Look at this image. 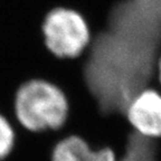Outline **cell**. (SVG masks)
Masks as SVG:
<instances>
[{
  "mask_svg": "<svg viewBox=\"0 0 161 161\" xmlns=\"http://www.w3.org/2000/svg\"><path fill=\"white\" fill-rule=\"evenodd\" d=\"M69 104L63 90L44 78H31L17 88L14 113L18 124L29 132L57 131L68 118Z\"/></svg>",
  "mask_w": 161,
  "mask_h": 161,
  "instance_id": "1",
  "label": "cell"
},
{
  "mask_svg": "<svg viewBox=\"0 0 161 161\" xmlns=\"http://www.w3.org/2000/svg\"><path fill=\"white\" fill-rule=\"evenodd\" d=\"M43 35L50 55L57 59H77L91 44V29L77 10L57 6L44 19Z\"/></svg>",
  "mask_w": 161,
  "mask_h": 161,
  "instance_id": "2",
  "label": "cell"
},
{
  "mask_svg": "<svg viewBox=\"0 0 161 161\" xmlns=\"http://www.w3.org/2000/svg\"><path fill=\"white\" fill-rule=\"evenodd\" d=\"M131 128L140 136L161 139V93L152 87L139 92L125 110Z\"/></svg>",
  "mask_w": 161,
  "mask_h": 161,
  "instance_id": "3",
  "label": "cell"
},
{
  "mask_svg": "<svg viewBox=\"0 0 161 161\" xmlns=\"http://www.w3.org/2000/svg\"><path fill=\"white\" fill-rule=\"evenodd\" d=\"M94 151L80 136L70 134L54 146L50 161H88Z\"/></svg>",
  "mask_w": 161,
  "mask_h": 161,
  "instance_id": "4",
  "label": "cell"
},
{
  "mask_svg": "<svg viewBox=\"0 0 161 161\" xmlns=\"http://www.w3.org/2000/svg\"><path fill=\"white\" fill-rule=\"evenodd\" d=\"M158 139H149L132 131L124 153L116 161H157Z\"/></svg>",
  "mask_w": 161,
  "mask_h": 161,
  "instance_id": "5",
  "label": "cell"
},
{
  "mask_svg": "<svg viewBox=\"0 0 161 161\" xmlns=\"http://www.w3.org/2000/svg\"><path fill=\"white\" fill-rule=\"evenodd\" d=\"M16 133L7 118L0 113V160L9 156L15 144Z\"/></svg>",
  "mask_w": 161,
  "mask_h": 161,
  "instance_id": "6",
  "label": "cell"
},
{
  "mask_svg": "<svg viewBox=\"0 0 161 161\" xmlns=\"http://www.w3.org/2000/svg\"><path fill=\"white\" fill-rule=\"evenodd\" d=\"M88 161H116V156L111 148H103L94 151Z\"/></svg>",
  "mask_w": 161,
  "mask_h": 161,
  "instance_id": "7",
  "label": "cell"
},
{
  "mask_svg": "<svg viewBox=\"0 0 161 161\" xmlns=\"http://www.w3.org/2000/svg\"><path fill=\"white\" fill-rule=\"evenodd\" d=\"M157 74H158V82L160 84V87H161V56L159 57L158 60V66H157Z\"/></svg>",
  "mask_w": 161,
  "mask_h": 161,
  "instance_id": "8",
  "label": "cell"
}]
</instances>
